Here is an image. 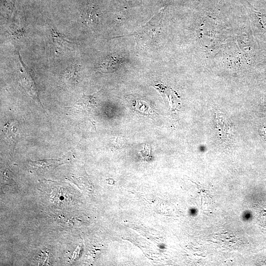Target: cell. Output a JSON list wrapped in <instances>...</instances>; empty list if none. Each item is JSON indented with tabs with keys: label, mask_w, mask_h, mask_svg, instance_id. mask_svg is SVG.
Returning a JSON list of instances; mask_svg holds the SVG:
<instances>
[{
	"label": "cell",
	"mask_w": 266,
	"mask_h": 266,
	"mask_svg": "<svg viewBox=\"0 0 266 266\" xmlns=\"http://www.w3.org/2000/svg\"><path fill=\"white\" fill-rule=\"evenodd\" d=\"M151 19L132 34L138 44L142 46H151L160 33V21Z\"/></svg>",
	"instance_id": "6da1fadb"
},
{
	"label": "cell",
	"mask_w": 266,
	"mask_h": 266,
	"mask_svg": "<svg viewBox=\"0 0 266 266\" xmlns=\"http://www.w3.org/2000/svg\"><path fill=\"white\" fill-rule=\"evenodd\" d=\"M25 33V30L23 28L14 29L11 32L12 35L17 38H22Z\"/></svg>",
	"instance_id": "ba28073f"
},
{
	"label": "cell",
	"mask_w": 266,
	"mask_h": 266,
	"mask_svg": "<svg viewBox=\"0 0 266 266\" xmlns=\"http://www.w3.org/2000/svg\"><path fill=\"white\" fill-rule=\"evenodd\" d=\"M14 0H3V6L5 9L10 12L12 11L14 6Z\"/></svg>",
	"instance_id": "9c48e42d"
},
{
	"label": "cell",
	"mask_w": 266,
	"mask_h": 266,
	"mask_svg": "<svg viewBox=\"0 0 266 266\" xmlns=\"http://www.w3.org/2000/svg\"><path fill=\"white\" fill-rule=\"evenodd\" d=\"M261 135L266 139V126H263L260 130Z\"/></svg>",
	"instance_id": "30bf717a"
},
{
	"label": "cell",
	"mask_w": 266,
	"mask_h": 266,
	"mask_svg": "<svg viewBox=\"0 0 266 266\" xmlns=\"http://www.w3.org/2000/svg\"><path fill=\"white\" fill-rule=\"evenodd\" d=\"M122 57L118 54H112L104 58L99 66L100 71L111 73L116 71L124 62Z\"/></svg>",
	"instance_id": "277c9868"
},
{
	"label": "cell",
	"mask_w": 266,
	"mask_h": 266,
	"mask_svg": "<svg viewBox=\"0 0 266 266\" xmlns=\"http://www.w3.org/2000/svg\"><path fill=\"white\" fill-rule=\"evenodd\" d=\"M81 17L82 22L89 28L96 26L99 22L98 8L93 5H86L82 9Z\"/></svg>",
	"instance_id": "5b68a950"
},
{
	"label": "cell",
	"mask_w": 266,
	"mask_h": 266,
	"mask_svg": "<svg viewBox=\"0 0 266 266\" xmlns=\"http://www.w3.org/2000/svg\"><path fill=\"white\" fill-rule=\"evenodd\" d=\"M97 94L87 96L83 94L82 97L72 106L74 112L77 113L83 111L90 112L96 107Z\"/></svg>",
	"instance_id": "8992f818"
},
{
	"label": "cell",
	"mask_w": 266,
	"mask_h": 266,
	"mask_svg": "<svg viewBox=\"0 0 266 266\" xmlns=\"http://www.w3.org/2000/svg\"><path fill=\"white\" fill-rule=\"evenodd\" d=\"M80 66L77 63L68 66L62 72L60 81L67 87L75 86L78 82Z\"/></svg>",
	"instance_id": "3957f363"
},
{
	"label": "cell",
	"mask_w": 266,
	"mask_h": 266,
	"mask_svg": "<svg viewBox=\"0 0 266 266\" xmlns=\"http://www.w3.org/2000/svg\"><path fill=\"white\" fill-rule=\"evenodd\" d=\"M67 162L64 157L59 159H50L37 161H29L27 163L31 172L42 173L53 170L59 165Z\"/></svg>",
	"instance_id": "7a4b0ae2"
},
{
	"label": "cell",
	"mask_w": 266,
	"mask_h": 266,
	"mask_svg": "<svg viewBox=\"0 0 266 266\" xmlns=\"http://www.w3.org/2000/svg\"><path fill=\"white\" fill-rule=\"evenodd\" d=\"M17 126L16 122H11L7 123L4 127V134L9 140L13 141L17 135Z\"/></svg>",
	"instance_id": "52a82bcc"
}]
</instances>
